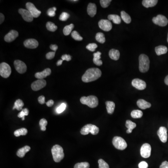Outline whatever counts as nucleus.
Returning a JSON list of instances; mask_svg holds the SVG:
<instances>
[{
	"label": "nucleus",
	"mask_w": 168,
	"mask_h": 168,
	"mask_svg": "<svg viewBox=\"0 0 168 168\" xmlns=\"http://www.w3.org/2000/svg\"><path fill=\"white\" fill-rule=\"evenodd\" d=\"M109 56L112 60H118L120 58V53L119 50L113 49L109 52Z\"/></svg>",
	"instance_id": "nucleus-24"
},
{
	"label": "nucleus",
	"mask_w": 168,
	"mask_h": 168,
	"mask_svg": "<svg viewBox=\"0 0 168 168\" xmlns=\"http://www.w3.org/2000/svg\"><path fill=\"white\" fill-rule=\"evenodd\" d=\"M23 105H24V103H23V101L20 99H17L14 103L13 109L14 110L16 109L18 111H20L21 110H22Z\"/></svg>",
	"instance_id": "nucleus-31"
},
{
	"label": "nucleus",
	"mask_w": 168,
	"mask_h": 168,
	"mask_svg": "<svg viewBox=\"0 0 168 168\" xmlns=\"http://www.w3.org/2000/svg\"><path fill=\"white\" fill-rule=\"evenodd\" d=\"M98 47V45L95 43H92V44H89L87 45L86 48L87 49L90 50L91 51H94L96 48Z\"/></svg>",
	"instance_id": "nucleus-45"
},
{
	"label": "nucleus",
	"mask_w": 168,
	"mask_h": 168,
	"mask_svg": "<svg viewBox=\"0 0 168 168\" xmlns=\"http://www.w3.org/2000/svg\"><path fill=\"white\" fill-rule=\"evenodd\" d=\"M51 153L54 161L59 163L64 158L65 154L63 148L59 145H55L51 148Z\"/></svg>",
	"instance_id": "nucleus-2"
},
{
	"label": "nucleus",
	"mask_w": 168,
	"mask_h": 168,
	"mask_svg": "<svg viewBox=\"0 0 168 168\" xmlns=\"http://www.w3.org/2000/svg\"><path fill=\"white\" fill-rule=\"evenodd\" d=\"M80 101L82 104L86 105L91 108H96L99 104L98 99L93 95H90L88 97H82Z\"/></svg>",
	"instance_id": "nucleus-3"
},
{
	"label": "nucleus",
	"mask_w": 168,
	"mask_h": 168,
	"mask_svg": "<svg viewBox=\"0 0 168 168\" xmlns=\"http://www.w3.org/2000/svg\"><path fill=\"white\" fill-rule=\"evenodd\" d=\"M38 101L40 104H44L45 103V97L43 96V95L39 96L38 98Z\"/></svg>",
	"instance_id": "nucleus-50"
},
{
	"label": "nucleus",
	"mask_w": 168,
	"mask_h": 168,
	"mask_svg": "<svg viewBox=\"0 0 168 168\" xmlns=\"http://www.w3.org/2000/svg\"><path fill=\"white\" fill-rule=\"evenodd\" d=\"M24 46L28 49H36L38 46V42L35 39H28L24 42Z\"/></svg>",
	"instance_id": "nucleus-18"
},
{
	"label": "nucleus",
	"mask_w": 168,
	"mask_h": 168,
	"mask_svg": "<svg viewBox=\"0 0 168 168\" xmlns=\"http://www.w3.org/2000/svg\"><path fill=\"white\" fill-rule=\"evenodd\" d=\"M28 133V130L25 128H21L17 130L14 132V135L16 137L20 136H25Z\"/></svg>",
	"instance_id": "nucleus-33"
},
{
	"label": "nucleus",
	"mask_w": 168,
	"mask_h": 168,
	"mask_svg": "<svg viewBox=\"0 0 168 168\" xmlns=\"http://www.w3.org/2000/svg\"><path fill=\"white\" fill-rule=\"evenodd\" d=\"M26 7L34 18H38L41 15V12L38 10L32 2H27L26 3Z\"/></svg>",
	"instance_id": "nucleus-9"
},
{
	"label": "nucleus",
	"mask_w": 168,
	"mask_h": 168,
	"mask_svg": "<svg viewBox=\"0 0 168 168\" xmlns=\"http://www.w3.org/2000/svg\"><path fill=\"white\" fill-rule=\"evenodd\" d=\"M108 19L109 20L113 21L115 24H119L121 23V17L116 15H109L108 16Z\"/></svg>",
	"instance_id": "nucleus-28"
},
{
	"label": "nucleus",
	"mask_w": 168,
	"mask_h": 168,
	"mask_svg": "<svg viewBox=\"0 0 168 168\" xmlns=\"http://www.w3.org/2000/svg\"><path fill=\"white\" fill-rule=\"evenodd\" d=\"M164 82H165L166 85L168 86V75H167V76L165 77V79H164Z\"/></svg>",
	"instance_id": "nucleus-56"
},
{
	"label": "nucleus",
	"mask_w": 168,
	"mask_h": 168,
	"mask_svg": "<svg viewBox=\"0 0 168 168\" xmlns=\"http://www.w3.org/2000/svg\"><path fill=\"white\" fill-rule=\"evenodd\" d=\"M90 165L87 162L77 163L75 164L74 168H89Z\"/></svg>",
	"instance_id": "nucleus-39"
},
{
	"label": "nucleus",
	"mask_w": 168,
	"mask_h": 168,
	"mask_svg": "<svg viewBox=\"0 0 168 168\" xmlns=\"http://www.w3.org/2000/svg\"><path fill=\"white\" fill-rule=\"evenodd\" d=\"M126 127L127 128V134H130L132 132L133 129L136 127V124L131 121L127 120L126 122Z\"/></svg>",
	"instance_id": "nucleus-29"
},
{
	"label": "nucleus",
	"mask_w": 168,
	"mask_h": 168,
	"mask_svg": "<svg viewBox=\"0 0 168 168\" xmlns=\"http://www.w3.org/2000/svg\"><path fill=\"white\" fill-rule=\"evenodd\" d=\"M46 26L47 29L51 32H55L57 29V26L51 22H47Z\"/></svg>",
	"instance_id": "nucleus-36"
},
{
	"label": "nucleus",
	"mask_w": 168,
	"mask_h": 168,
	"mask_svg": "<svg viewBox=\"0 0 168 168\" xmlns=\"http://www.w3.org/2000/svg\"><path fill=\"white\" fill-rule=\"evenodd\" d=\"M95 39L97 41L101 44H104L105 41V37L104 34L102 33H97L95 36Z\"/></svg>",
	"instance_id": "nucleus-34"
},
{
	"label": "nucleus",
	"mask_w": 168,
	"mask_h": 168,
	"mask_svg": "<svg viewBox=\"0 0 168 168\" xmlns=\"http://www.w3.org/2000/svg\"><path fill=\"white\" fill-rule=\"evenodd\" d=\"M46 85V82L44 79H38L32 83V89L34 91H38L44 87Z\"/></svg>",
	"instance_id": "nucleus-13"
},
{
	"label": "nucleus",
	"mask_w": 168,
	"mask_h": 168,
	"mask_svg": "<svg viewBox=\"0 0 168 168\" xmlns=\"http://www.w3.org/2000/svg\"><path fill=\"white\" fill-rule=\"evenodd\" d=\"M51 70L50 68H46L41 72H37L35 75L36 78L38 79H44L51 74Z\"/></svg>",
	"instance_id": "nucleus-19"
},
{
	"label": "nucleus",
	"mask_w": 168,
	"mask_h": 168,
	"mask_svg": "<svg viewBox=\"0 0 168 168\" xmlns=\"http://www.w3.org/2000/svg\"><path fill=\"white\" fill-rule=\"evenodd\" d=\"M71 36L76 41H82L83 39L76 31H73V32H72Z\"/></svg>",
	"instance_id": "nucleus-40"
},
{
	"label": "nucleus",
	"mask_w": 168,
	"mask_h": 168,
	"mask_svg": "<svg viewBox=\"0 0 168 168\" xmlns=\"http://www.w3.org/2000/svg\"><path fill=\"white\" fill-rule=\"evenodd\" d=\"M87 13L90 17H93L96 14L97 12V7L94 3H90L88 5L87 8Z\"/></svg>",
	"instance_id": "nucleus-20"
},
{
	"label": "nucleus",
	"mask_w": 168,
	"mask_h": 168,
	"mask_svg": "<svg viewBox=\"0 0 168 168\" xmlns=\"http://www.w3.org/2000/svg\"><path fill=\"white\" fill-rule=\"evenodd\" d=\"M62 60H66L67 61H69L71 60L72 59L71 57L69 55L65 54L62 56L61 57Z\"/></svg>",
	"instance_id": "nucleus-49"
},
{
	"label": "nucleus",
	"mask_w": 168,
	"mask_h": 168,
	"mask_svg": "<svg viewBox=\"0 0 168 168\" xmlns=\"http://www.w3.org/2000/svg\"><path fill=\"white\" fill-rule=\"evenodd\" d=\"M98 163L99 168H109L108 164L102 159L98 160Z\"/></svg>",
	"instance_id": "nucleus-41"
},
{
	"label": "nucleus",
	"mask_w": 168,
	"mask_h": 168,
	"mask_svg": "<svg viewBox=\"0 0 168 168\" xmlns=\"http://www.w3.org/2000/svg\"><path fill=\"white\" fill-rule=\"evenodd\" d=\"M132 85L138 90H144L146 87V83L144 81L139 78H135L132 81Z\"/></svg>",
	"instance_id": "nucleus-14"
},
{
	"label": "nucleus",
	"mask_w": 168,
	"mask_h": 168,
	"mask_svg": "<svg viewBox=\"0 0 168 168\" xmlns=\"http://www.w3.org/2000/svg\"><path fill=\"white\" fill-rule=\"evenodd\" d=\"M167 42L168 43V37H167Z\"/></svg>",
	"instance_id": "nucleus-58"
},
{
	"label": "nucleus",
	"mask_w": 168,
	"mask_h": 168,
	"mask_svg": "<svg viewBox=\"0 0 168 168\" xmlns=\"http://www.w3.org/2000/svg\"><path fill=\"white\" fill-rule=\"evenodd\" d=\"M11 73V69L7 63L2 62L0 64V75L4 78H8Z\"/></svg>",
	"instance_id": "nucleus-7"
},
{
	"label": "nucleus",
	"mask_w": 168,
	"mask_h": 168,
	"mask_svg": "<svg viewBox=\"0 0 168 168\" xmlns=\"http://www.w3.org/2000/svg\"><path fill=\"white\" fill-rule=\"evenodd\" d=\"M152 21L154 24L161 27L166 26L168 23L167 18L165 16L162 15H158L157 17H153Z\"/></svg>",
	"instance_id": "nucleus-8"
},
{
	"label": "nucleus",
	"mask_w": 168,
	"mask_h": 168,
	"mask_svg": "<svg viewBox=\"0 0 168 168\" xmlns=\"http://www.w3.org/2000/svg\"><path fill=\"white\" fill-rule=\"evenodd\" d=\"M121 18L125 23L129 24L131 22V18L129 14H127L124 11L121 12Z\"/></svg>",
	"instance_id": "nucleus-30"
},
{
	"label": "nucleus",
	"mask_w": 168,
	"mask_h": 168,
	"mask_svg": "<svg viewBox=\"0 0 168 168\" xmlns=\"http://www.w3.org/2000/svg\"><path fill=\"white\" fill-rule=\"evenodd\" d=\"M101 71L98 68L88 69L82 77V81L85 83L90 82L96 81L101 77Z\"/></svg>",
	"instance_id": "nucleus-1"
},
{
	"label": "nucleus",
	"mask_w": 168,
	"mask_h": 168,
	"mask_svg": "<svg viewBox=\"0 0 168 168\" xmlns=\"http://www.w3.org/2000/svg\"><path fill=\"white\" fill-rule=\"evenodd\" d=\"M63 60H59L57 62V66H61V65L62 64V63H63Z\"/></svg>",
	"instance_id": "nucleus-55"
},
{
	"label": "nucleus",
	"mask_w": 168,
	"mask_h": 168,
	"mask_svg": "<svg viewBox=\"0 0 168 168\" xmlns=\"http://www.w3.org/2000/svg\"><path fill=\"white\" fill-rule=\"evenodd\" d=\"M29 111L27 108H24L22 109V111L18 114V117L22 118V120L23 121L25 120V116L28 115Z\"/></svg>",
	"instance_id": "nucleus-37"
},
{
	"label": "nucleus",
	"mask_w": 168,
	"mask_h": 168,
	"mask_svg": "<svg viewBox=\"0 0 168 168\" xmlns=\"http://www.w3.org/2000/svg\"><path fill=\"white\" fill-rule=\"evenodd\" d=\"M70 17V15L66 12L62 13L60 16L59 19L60 21H66L68 20V18Z\"/></svg>",
	"instance_id": "nucleus-43"
},
{
	"label": "nucleus",
	"mask_w": 168,
	"mask_h": 168,
	"mask_svg": "<svg viewBox=\"0 0 168 168\" xmlns=\"http://www.w3.org/2000/svg\"><path fill=\"white\" fill-rule=\"evenodd\" d=\"M101 55V53L99 51H97V52L93 54V62L96 66H101L102 65V61L100 60Z\"/></svg>",
	"instance_id": "nucleus-23"
},
{
	"label": "nucleus",
	"mask_w": 168,
	"mask_h": 168,
	"mask_svg": "<svg viewBox=\"0 0 168 168\" xmlns=\"http://www.w3.org/2000/svg\"><path fill=\"white\" fill-rule=\"evenodd\" d=\"M74 28V25L73 24H70L65 26L63 29V33L65 36H68L71 32H72V29Z\"/></svg>",
	"instance_id": "nucleus-32"
},
{
	"label": "nucleus",
	"mask_w": 168,
	"mask_h": 168,
	"mask_svg": "<svg viewBox=\"0 0 168 168\" xmlns=\"http://www.w3.org/2000/svg\"><path fill=\"white\" fill-rule=\"evenodd\" d=\"M50 49L52 50H54V51H55V52L58 49V46L56 44H51V45H50Z\"/></svg>",
	"instance_id": "nucleus-53"
},
{
	"label": "nucleus",
	"mask_w": 168,
	"mask_h": 168,
	"mask_svg": "<svg viewBox=\"0 0 168 168\" xmlns=\"http://www.w3.org/2000/svg\"><path fill=\"white\" fill-rule=\"evenodd\" d=\"M66 108V105L65 103L61 104L58 108H57L56 112L57 114H60L63 113Z\"/></svg>",
	"instance_id": "nucleus-42"
},
{
	"label": "nucleus",
	"mask_w": 168,
	"mask_h": 168,
	"mask_svg": "<svg viewBox=\"0 0 168 168\" xmlns=\"http://www.w3.org/2000/svg\"><path fill=\"white\" fill-rule=\"evenodd\" d=\"M157 135L162 142L165 143L167 141V130L164 127H161L157 131Z\"/></svg>",
	"instance_id": "nucleus-16"
},
{
	"label": "nucleus",
	"mask_w": 168,
	"mask_h": 168,
	"mask_svg": "<svg viewBox=\"0 0 168 168\" xmlns=\"http://www.w3.org/2000/svg\"><path fill=\"white\" fill-rule=\"evenodd\" d=\"M157 2V0H143L142 2V4L144 7L148 8L156 6Z\"/></svg>",
	"instance_id": "nucleus-25"
},
{
	"label": "nucleus",
	"mask_w": 168,
	"mask_h": 168,
	"mask_svg": "<svg viewBox=\"0 0 168 168\" xmlns=\"http://www.w3.org/2000/svg\"><path fill=\"white\" fill-rule=\"evenodd\" d=\"M54 103V102L53 100L50 99V100L47 101V102L46 103V104L48 107H51L53 105Z\"/></svg>",
	"instance_id": "nucleus-52"
},
{
	"label": "nucleus",
	"mask_w": 168,
	"mask_h": 168,
	"mask_svg": "<svg viewBox=\"0 0 168 168\" xmlns=\"http://www.w3.org/2000/svg\"><path fill=\"white\" fill-rule=\"evenodd\" d=\"M143 115V113L142 111L139 110H133L131 113V116L132 118H140L142 117Z\"/></svg>",
	"instance_id": "nucleus-35"
},
{
	"label": "nucleus",
	"mask_w": 168,
	"mask_h": 168,
	"mask_svg": "<svg viewBox=\"0 0 168 168\" xmlns=\"http://www.w3.org/2000/svg\"><path fill=\"white\" fill-rule=\"evenodd\" d=\"M47 124H48V122L46 119L43 118L40 120L39 121V125L41 130L43 131L46 130V126H47Z\"/></svg>",
	"instance_id": "nucleus-38"
},
{
	"label": "nucleus",
	"mask_w": 168,
	"mask_h": 168,
	"mask_svg": "<svg viewBox=\"0 0 168 168\" xmlns=\"http://www.w3.org/2000/svg\"><path fill=\"white\" fill-rule=\"evenodd\" d=\"M14 64L15 69L19 73L23 74L25 73L27 71V66L23 62L19 60H16L14 61Z\"/></svg>",
	"instance_id": "nucleus-12"
},
{
	"label": "nucleus",
	"mask_w": 168,
	"mask_h": 168,
	"mask_svg": "<svg viewBox=\"0 0 168 168\" xmlns=\"http://www.w3.org/2000/svg\"><path fill=\"white\" fill-rule=\"evenodd\" d=\"M111 2V0H100V5L103 8H106L109 6Z\"/></svg>",
	"instance_id": "nucleus-44"
},
{
	"label": "nucleus",
	"mask_w": 168,
	"mask_h": 168,
	"mask_svg": "<svg viewBox=\"0 0 168 168\" xmlns=\"http://www.w3.org/2000/svg\"><path fill=\"white\" fill-rule=\"evenodd\" d=\"M71 1V2H77L78 1H77V0H75V1Z\"/></svg>",
	"instance_id": "nucleus-57"
},
{
	"label": "nucleus",
	"mask_w": 168,
	"mask_h": 168,
	"mask_svg": "<svg viewBox=\"0 0 168 168\" xmlns=\"http://www.w3.org/2000/svg\"><path fill=\"white\" fill-rule=\"evenodd\" d=\"M139 70L141 72L145 73L147 72L149 70V58L146 55L141 54L139 57Z\"/></svg>",
	"instance_id": "nucleus-4"
},
{
	"label": "nucleus",
	"mask_w": 168,
	"mask_h": 168,
	"mask_svg": "<svg viewBox=\"0 0 168 168\" xmlns=\"http://www.w3.org/2000/svg\"><path fill=\"white\" fill-rule=\"evenodd\" d=\"M107 112L110 115H112L115 111V104L113 101H108L105 102Z\"/></svg>",
	"instance_id": "nucleus-27"
},
{
	"label": "nucleus",
	"mask_w": 168,
	"mask_h": 168,
	"mask_svg": "<svg viewBox=\"0 0 168 168\" xmlns=\"http://www.w3.org/2000/svg\"><path fill=\"white\" fill-rule=\"evenodd\" d=\"M30 150V147L29 146H25L17 150V156L20 158H23L25 156V154Z\"/></svg>",
	"instance_id": "nucleus-22"
},
{
	"label": "nucleus",
	"mask_w": 168,
	"mask_h": 168,
	"mask_svg": "<svg viewBox=\"0 0 168 168\" xmlns=\"http://www.w3.org/2000/svg\"><path fill=\"white\" fill-rule=\"evenodd\" d=\"M19 34L18 32L15 30H11L4 37V40L6 42H10L14 41L18 37Z\"/></svg>",
	"instance_id": "nucleus-17"
},
{
	"label": "nucleus",
	"mask_w": 168,
	"mask_h": 168,
	"mask_svg": "<svg viewBox=\"0 0 168 168\" xmlns=\"http://www.w3.org/2000/svg\"><path fill=\"white\" fill-rule=\"evenodd\" d=\"M112 142L115 147L119 150H124L127 147L126 141L121 137L115 136L113 138Z\"/></svg>",
	"instance_id": "nucleus-6"
},
{
	"label": "nucleus",
	"mask_w": 168,
	"mask_h": 168,
	"mask_svg": "<svg viewBox=\"0 0 168 168\" xmlns=\"http://www.w3.org/2000/svg\"><path fill=\"white\" fill-rule=\"evenodd\" d=\"M160 168H168V162L164 161L160 165Z\"/></svg>",
	"instance_id": "nucleus-51"
},
{
	"label": "nucleus",
	"mask_w": 168,
	"mask_h": 168,
	"mask_svg": "<svg viewBox=\"0 0 168 168\" xmlns=\"http://www.w3.org/2000/svg\"><path fill=\"white\" fill-rule=\"evenodd\" d=\"M138 167H139V168H148V164L146 162L142 161L139 163Z\"/></svg>",
	"instance_id": "nucleus-48"
},
{
	"label": "nucleus",
	"mask_w": 168,
	"mask_h": 168,
	"mask_svg": "<svg viewBox=\"0 0 168 168\" xmlns=\"http://www.w3.org/2000/svg\"><path fill=\"white\" fill-rule=\"evenodd\" d=\"M55 55V51L48 52L46 54V59L49 60H52L54 57Z\"/></svg>",
	"instance_id": "nucleus-47"
},
{
	"label": "nucleus",
	"mask_w": 168,
	"mask_h": 168,
	"mask_svg": "<svg viewBox=\"0 0 168 168\" xmlns=\"http://www.w3.org/2000/svg\"><path fill=\"white\" fill-rule=\"evenodd\" d=\"M99 132V128L94 125L87 124L84 126L81 130V133L83 135H87L91 133L93 135H96Z\"/></svg>",
	"instance_id": "nucleus-5"
},
{
	"label": "nucleus",
	"mask_w": 168,
	"mask_h": 168,
	"mask_svg": "<svg viewBox=\"0 0 168 168\" xmlns=\"http://www.w3.org/2000/svg\"><path fill=\"white\" fill-rule=\"evenodd\" d=\"M137 105H138V107L142 109H146L150 108L151 106V105L150 103L142 99H139L138 101H137Z\"/></svg>",
	"instance_id": "nucleus-21"
},
{
	"label": "nucleus",
	"mask_w": 168,
	"mask_h": 168,
	"mask_svg": "<svg viewBox=\"0 0 168 168\" xmlns=\"http://www.w3.org/2000/svg\"><path fill=\"white\" fill-rule=\"evenodd\" d=\"M99 27L105 32H109L112 29V24L109 20L102 19L99 22Z\"/></svg>",
	"instance_id": "nucleus-11"
},
{
	"label": "nucleus",
	"mask_w": 168,
	"mask_h": 168,
	"mask_svg": "<svg viewBox=\"0 0 168 168\" xmlns=\"http://www.w3.org/2000/svg\"><path fill=\"white\" fill-rule=\"evenodd\" d=\"M4 19H5V17H4V15L2 13H1L0 14V24H2L3 23Z\"/></svg>",
	"instance_id": "nucleus-54"
},
{
	"label": "nucleus",
	"mask_w": 168,
	"mask_h": 168,
	"mask_svg": "<svg viewBox=\"0 0 168 168\" xmlns=\"http://www.w3.org/2000/svg\"><path fill=\"white\" fill-rule=\"evenodd\" d=\"M18 12L22 16V17L24 21L27 22H32L33 20V17L27 10L20 8L18 10Z\"/></svg>",
	"instance_id": "nucleus-15"
},
{
	"label": "nucleus",
	"mask_w": 168,
	"mask_h": 168,
	"mask_svg": "<svg viewBox=\"0 0 168 168\" xmlns=\"http://www.w3.org/2000/svg\"><path fill=\"white\" fill-rule=\"evenodd\" d=\"M155 51H156L157 55L160 56L166 54L168 51V48L166 46L160 45V46H157L156 47Z\"/></svg>",
	"instance_id": "nucleus-26"
},
{
	"label": "nucleus",
	"mask_w": 168,
	"mask_h": 168,
	"mask_svg": "<svg viewBox=\"0 0 168 168\" xmlns=\"http://www.w3.org/2000/svg\"><path fill=\"white\" fill-rule=\"evenodd\" d=\"M151 147L148 143H144L142 145L140 150V153L142 157L147 158L151 155Z\"/></svg>",
	"instance_id": "nucleus-10"
},
{
	"label": "nucleus",
	"mask_w": 168,
	"mask_h": 168,
	"mask_svg": "<svg viewBox=\"0 0 168 168\" xmlns=\"http://www.w3.org/2000/svg\"><path fill=\"white\" fill-rule=\"evenodd\" d=\"M57 8L56 7L51 8H49L47 12V14L48 16L50 17H54L55 16V11H56Z\"/></svg>",
	"instance_id": "nucleus-46"
}]
</instances>
